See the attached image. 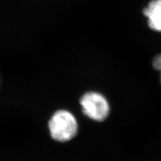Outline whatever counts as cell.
Listing matches in <instances>:
<instances>
[{
	"label": "cell",
	"instance_id": "cell-1",
	"mask_svg": "<svg viewBox=\"0 0 161 161\" xmlns=\"http://www.w3.org/2000/svg\"><path fill=\"white\" fill-rule=\"evenodd\" d=\"M49 130L52 138L58 142H67L77 134L78 125L74 115L66 110L55 112L50 119Z\"/></svg>",
	"mask_w": 161,
	"mask_h": 161
},
{
	"label": "cell",
	"instance_id": "cell-2",
	"mask_svg": "<svg viewBox=\"0 0 161 161\" xmlns=\"http://www.w3.org/2000/svg\"><path fill=\"white\" fill-rule=\"evenodd\" d=\"M80 103L83 113L97 122H103L108 117L109 105L103 95L97 92H88L83 95Z\"/></svg>",
	"mask_w": 161,
	"mask_h": 161
},
{
	"label": "cell",
	"instance_id": "cell-3",
	"mask_svg": "<svg viewBox=\"0 0 161 161\" xmlns=\"http://www.w3.org/2000/svg\"><path fill=\"white\" fill-rule=\"evenodd\" d=\"M144 14L148 19L149 27L155 31L161 32V0H153L144 9Z\"/></svg>",
	"mask_w": 161,
	"mask_h": 161
},
{
	"label": "cell",
	"instance_id": "cell-4",
	"mask_svg": "<svg viewBox=\"0 0 161 161\" xmlns=\"http://www.w3.org/2000/svg\"><path fill=\"white\" fill-rule=\"evenodd\" d=\"M153 65L154 68L157 70H158V71H159L160 73V80L161 83V54L157 55V56L154 58Z\"/></svg>",
	"mask_w": 161,
	"mask_h": 161
}]
</instances>
